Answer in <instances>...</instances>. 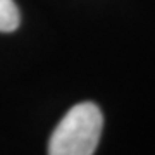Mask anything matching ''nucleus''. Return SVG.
<instances>
[{
  "mask_svg": "<svg viewBox=\"0 0 155 155\" xmlns=\"http://www.w3.org/2000/svg\"><path fill=\"white\" fill-rule=\"evenodd\" d=\"M104 127V116L93 102L67 110L48 141V155H93Z\"/></svg>",
  "mask_w": 155,
  "mask_h": 155,
  "instance_id": "1",
  "label": "nucleus"
},
{
  "mask_svg": "<svg viewBox=\"0 0 155 155\" xmlns=\"http://www.w3.org/2000/svg\"><path fill=\"white\" fill-rule=\"evenodd\" d=\"M21 16L14 0H0V31L11 33L19 28Z\"/></svg>",
  "mask_w": 155,
  "mask_h": 155,
  "instance_id": "2",
  "label": "nucleus"
}]
</instances>
